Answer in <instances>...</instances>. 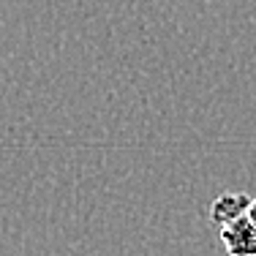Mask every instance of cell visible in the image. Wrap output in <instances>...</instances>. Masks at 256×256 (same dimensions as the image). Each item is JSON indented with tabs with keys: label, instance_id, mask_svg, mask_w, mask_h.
I'll use <instances>...</instances> for the list:
<instances>
[{
	"label": "cell",
	"instance_id": "6da1fadb",
	"mask_svg": "<svg viewBox=\"0 0 256 256\" xmlns=\"http://www.w3.org/2000/svg\"><path fill=\"white\" fill-rule=\"evenodd\" d=\"M218 237L229 256H256V226L248 221L246 212L218 226Z\"/></svg>",
	"mask_w": 256,
	"mask_h": 256
},
{
	"label": "cell",
	"instance_id": "7a4b0ae2",
	"mask_svg": "<svg viewBox=\"0 0 256 256\" xmlns=\"http://www.w3.org/2000/svg\"><path fill=\"white\" fill-rule=\"evenodd\" d=\"M248 204H251V196H248V194H221V196L210 204V221L216 224V226H224V224L234 221L237 216H242V212L248 210Z\"/></svg>",
	"mask_w": 256,
	"mask_h": 256
},
{
	"label": "cell",
	"instance_id": "3957f363",
	"mask_svg": "<svg viewBox=\"0 0 256 256\" xmlns=\"http://www.w3.org/2000/svg\"><path fill=\"white\" fill-rule=\"evenodd\" d=\"M246 216H248V221H251L254 226H256V199H254V196H251V204H248Z\"/></svg>",
	"mask_w": 256,
	"mask_h": 256
}]
</instances>
